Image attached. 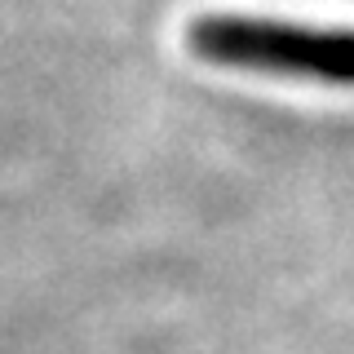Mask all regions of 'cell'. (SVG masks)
<instances>
[{
	"label": "cell",
	"mask_w": 354,
	"mask_h": 354,
	"mask_svg": "<svg viewBox=\"0 0 354 354\" xmlns=\"http://www.w3.org/2000/svg\"><path fill=\"white\" fill-rule=\"evenodd\" d=\"M186 40L204 62H217V66L354 88L350 27H306V22H279V18L208 14L191 22Z\"/></svg>",
	"instance_id": "1"
}]
</instances>
